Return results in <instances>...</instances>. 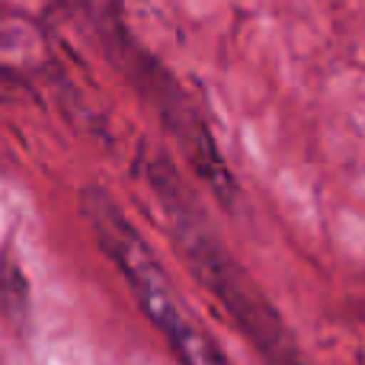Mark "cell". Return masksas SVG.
Instances as JSON below:
<instances>
[{"mask_svg": "<svg viewBox=\"0 0 365 365\" xmlns=\"http://www.w3.org/2000/svg\"><path fill=\"white\" fill-rule=\"evenodd\" d=\"M173 215V234H177L180 250L192 259L195 272L202 276V282H208L215 289V295L227 304V308L237 314V321H244V330L257 340V346L269 349V356L279 365H295V356H292V346L282 340V330L272 321V314L259 304V298L253 292H244V276L237 269H231L227 257L221 253V247L208 237L205 227H195L192 221L182 212L170 208Z\"/></svg>", "mask_w": 365, "mask_h": 365, "instance_id": "2", "label": "cell"}, {"mask_svg": "<svg viewBox=\"0 0 365 365\" xmlns=\"http://www.w3.org/2000/svg\"><path fill=\"white\" fill-rule=\"evenodd\" d=\"M83 218H87L96 244L106 250V257L128 279L138 304L145 308L148 321L164 334V340L180 356V362L182 365H227L221 349L186 314L167 272L160 269L158 257L148 250L145 237L128 225L125 215L115 208V202H109L100 189H90L83 195Z\"/></svg>", "mask_w": 365, "mask_h": 365, "instance_id": "1", "label": "cell"}]
</instances>
